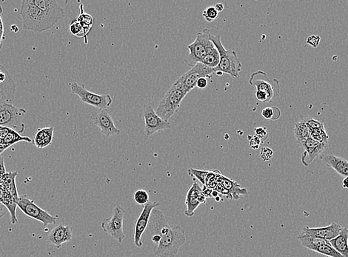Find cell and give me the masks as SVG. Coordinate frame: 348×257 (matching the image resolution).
Here are the masks:
<instances>
[{
  "label": "cell",
  "instance_id": "obj_48",
  "mask_svg": "<svg viewBox=\"0 0 348 257\" xmlns=\"http://www.w3.org/2000/svg\"><path fill=\"white\" fill-rule=\"evenodd\" d=\"M4 25H3V20H2V17H0V28H3Z\"/></svg>",
  "mask_w": 348,
  "mask_h": 257
},
{
  "label": "cell",
  "instance_id": "obj_15",
  "mask_svg": "<svg viewBox=\"0 0 348 257\" xmlns=\"http://www.w3.org/2000/svg\"><path fill=\"white\" fill-rule=\"evenodd\" d=\"M343 227L341 224L332 223L331 225L322 228H310L305 227L301 232L299 234L297 238L312 237L319 238V239H325L330 241L334 239L341 232Z\"/></svg>",
  "mask_w": 348,
  "mask_h": 257
},
{
  "label": "cell",
  "instance_id": "obj_45",
  "mask_svg": "<svg viewBox=\"0 0 348 257\" xmlns=\"http://www.w3.org/2000/svg\"><path fill=\"white\" fill-rule=\"evenodd\" d=\"M5 39L4 27L0 28V50L3 48V40Z\"/></svg>",
  "mask_w": 348,
  "mask_h": 257
},
{
  "label": "cell",
  "instance_id": "obj_27",
  "mask_svg": "<svg viewBox=\"0 0 348 257\" xmlns=\"http://www.w3.org/2000/svg\"><path fill=\"white\" fill-rule=\"evenodd\" d=\"M20 142H26L30 143V142H32V140L29 137H27V136L23 137V136H20V134L16 132L15 131H13V130L9 131V134L6 135L4 140H3V143L9 147L11 145H14V144Z\"/></svg>",
  "mask_w": 348,
  "mask_h": 257
},
{
  "label": "cell",
  "instance_id": "obj_32",
  "mask_svg": "<svg viewBox=\"0 0 348 257\" xmlns=\"http://www.w3.org/2000/svg\"><path fill=\"white\" fill-rule=\"evenodd\" d=\"M70 31H71V34L76 36V37L85 38V43H87V39L86 36H85V33H84L83 28H82L80 23L76 19L71 23V26H70Z\"/></svg>",
  "mask_w": 348,
  "mask_h": 257
},
{
  "label": "cell",
  "instance_id": "obj_17",
  "mask_svg": "<svg viewBox=\"0 0 348 257\" xmlns=\"http://www.w3.org/2000/svg\"><path fill=\"white\" fill-rule=\"evenodd\" d=\"M72 236V228L68 225L60 224V225H57L54 229H52L47 236V240L48 241L49 243L60 248L63 244L71 241Z\"/></svg>",
  "mask_w": 348,
  "mask_h": 257
},
{
  "label": "cell",
  "instance_id": "obj_29",
  "mask_svg": "<svg viewBox=\"0 0 348 257\" xmlns=\"http://www.w3.org/2000/svg\"><path fill=\"white\" fill-rule=\"evenodd\" d=\"M311 137L320 143L328 145L329 136L325 131V126L318 129L311 130Z\"/></svg>",
  "mask_w": 348,
  "mask_h": 257
},
{
  "label": "cell",
  "instance_id": "obj_10",
  "mask_svg": "<svg viewBox=\"0 0 348 257\" xmlns=\"http://www.w3.org/2000/svg\"><path fill=\"white\" fill-rule=\"evenodd\" d=\"M214 74L215 71L213 68H208L203 63H198L179 77L176 82L183 88L186 93H188L196 88L198 79L211 78Z\"/></svg>",
  "mask_w": 348,
  "mask_h": 257
},
{
  "label": "cell",
  "instance_id": "obj_30",
  "mask_svg": "<svg viewBox=\"0 0 348 257\" xmlns=\"http://www.w3.org/2000/svg\"><path fill=\"white\" fill-rule=\"evenodd\" d=\"M221 175L222 174L217 170H209V172L206 177L205 185L210 189H214L217 186L218 179Z\"/></svg>",
  "mask_w": 348,
  "mask_h": 257
},
{
  "label": "cell",
  "instance_id": "obj_51",
  "mask_svg": "<svg viewBox=\"0 0 348 257\" xmlns=\"http://www.w3.org/2000/svg\"><path fill=\"white\" fill-rule=\"evenodd\" d=\"M2 14H3V8L0 6V17H2Z\"/></svg>",
  "mask_w": 348,
  "mask_h": 257
},
{
  "label": "cell",
  "instance_id": "obj_42",
  "mask_svg": "<svg viewBox=\"0 0 348 257\" xmlns=\"http://www.w3.org/2000/svg\"><path fill=\"white\" fill-rule=\"evenodd\" d=\"M6 165H5V158L0 155V182H1L3 176L6 174Z\"/></svg>",
  "mask_w": 348,
  "mask_h": 257
},
{
  "label": "cell",
  "instance_id": "obj_12",
  "mask_svg": "<svg viewBox=\"0 0 348 257\" xmlns=\"http://www.w3.org/2000/svg\"><path fill=\"white\" fill-rule=\"evenodd\" d=\"M90 120L101 132L108 137L117 136L120 134V129L116 127L112 117L106 109H98L90 115Z\"/></svg>",
  "mask_w": 348,
  "mask_h": 257
},
{
  "label": "cell",
  "instance_id": "obj_14",
  "mask_svg": "<svg viewBox=\"0 0 348 257\" xmlns=\"http://www.w3.org/2000/svg\"><path fill=\"white\" fill-rule=\"evenodd\" d=\"M214 190L222 196L225 195L229 199H239L240 196H247L248 192L245 188H241L239 184L232 179L221 175L218 179L217 185Z\"/></svg>",
  "mask_w": 348,
  "mask_h": 257
},
{
  "label": "cell",
  "instance_id": "obj_47",
  "mask_svg": "<svg viewBox=\"0 0 348 257\" xmlns=\"http://www.w3.org/2000/svg\"><path fill=\"white\" fill-rule=\"evenodd\" d=\"M342 187L345 189H348V177H345L343 179Z\"/></svg>",
  "mask_w": 348,
  "mask_h": 257
},
{
  "label": "cell",
  "instance_id": "obj_26",
  "mask_svg": "<svg viewBox=\"0 0 348 257\" xmlns=\"http://www.w3.org/2000/svg\"><path fill=\"white\" fill-rule=\"evenodd\" d=\"M80 14L79 17L76 20L80 23L82 28L84 30L85 36L87 38V35L90 32L92 26H93V17L89 14H85L84 12L83 5H80Z\"/></svg>",
  "mask_w": 348,
  "mask_h": 257
},
{
  "label": "cell",
  "instance_id": "obj_50",
  "mask_svg": "<svg viewBox=\"0 0 348 257\" xmlns=\"http://www.w3.org/2000/svg\"><path fill=\"white\" fill-rule=\"evenodd\" d=\"M221 199H222V198H221V196H218L215 198L216 200L217 201H220Z\"/></svg>",
  "mask_w": 348,
  "mask_h": 257
},
{
  "label": "cell",
  "instance_id": "obj_37",
  "mask_svg": "<svg viewBox=\"0 0 348 257\" xmlns=\"http://www.w3.org/2000/svg\"><path fill=\"white\" fill-rule=\"evenodd\" d=\"M260 157L263 161H270L273 157V150L268 147H262Z\"/></svg>",
  "mask_w": 348,
  "mask_h": 257
},
{
  "label": "cell",
  "instance_id": "obj_34",
  "mask_svg": "<svg viewBox=\"0 0 348 257\" xmlns=\"http://www.w3.org/2000/svg\"><path fill=\"white\" fill-rule=\"evenodd\" d=\"M134 200L137 204H141V205H144L149 202V194L146 190H138L134 193Z\"/></svg>",
  "mask_w": 348,
  "mask_h": 257
},
{
  "label": "cell",
  "instance_id": "obj_16",
  "mask_svg": "<svg viewBox=\"0 0 348 257\" xmlns=\"http://www.w3.org/2000/svg\"><path fill=\"white\" fill-rule=\"evenodd\" d=\"M300 146L305 150L303 156H302L301 160L303 164L306 167H308L311 163H313L316 157L322 155L326 150L327 147V145L320 143L311 137L307 139Z\"/></svg>",
  "mask_w": 348,
  "mask_h": 257
},
{
  "label": "cell",
  "instance_id": "obj_28",
  "mask_svg": "<svg viewBox=\"0 0 348 257\" xmlns=\"http://www.w3.org/2000/svg\"><path fill=\"white\" fill-rule=\"evenodd\" d=\"M313 251H315L319 254L327 257H344L332 247L330 242L328 243L316 246L313 249Z\"/></svg>",
  "mask_w": 348,
  "mask_h": 257
},
{
  "label": "cell",
  "instance_id": "obj_18",
  "mask_svg": "<svg viewBox=\"0 0 348 257\" xmlns=\"http://www.w3.org/2000/svg\"><path fill=\"white\" fill-rule=\"evenodd\" d=\"M201 195V187L197 182H194L186 194L185 214L187 217H192L194 216L195 212L201 204L200 201Z\"/></svg>",
  "mask_w": 348,
  "mask_h": 257
},
{
  "label": "cell",
  "instance_id": "obj_25",
  "mask_svg": "<svg viewBox=\"0 0 348 257\" xmlns=\"http://www.w3.org/2000/svg\"><path fill=\"white\" fill-rule=\"evenodd\" d=\"M219 61H220V56H219V52L214 46L212 48L210 49L202 63L208 68L214 69L217 67Z\"/></svg>",
  "mask_w": 348,
  "mask_h": 257
},
{
  "label": "cell",
  "instance_id": "obj_40",
  "mask_svg": "<svg viewBox=\"0 0 348 257\" xmlns=\"http://www.w3.org/2000/svg\"><path fill=\"white\" fill-rule=\"evenodd\" d=\"M247 139H248L249 141V145L254 150L258 149L262 144L261 140L256 135H254V136H247Z\"/></svg>",
  "mask_w": 348,
  "mask_h": 257
},
{
  "label": "cell",
  "instance_id": "obj_44",
  "mask_svg": "<svg viewBox=\"0 0 348 257\" xmlns=\"http://www.w3.org/2000/svg\"><path fill=\"white\" fill-rule=\"evenodd\" d=\"M213 190L214 189H210L206 185H203V188H202V194L206 198L212 197Z\"/></svg>",
  "mask_w": 348,
  "mask_h": 257
},
{
  "label": "cell",
  "instance_id": "obj_39",
  "mask_svg": "<svg viewBox=\"0 0 348 257\" xmlns=\"http://www.w3.org/2000/svg\"><path fill=\"white\" fill-rule=\"evenodd\" d=\"M321 37L318 35H312V36H308L306 40V43L311 45L314 48H316L320 43Z\"/></svg>",
  "mask_w": 348,
  "mask_h": 257
},
{
  "label": "cell",
  "instance_id": "obj_6",
  "mask_svg": "<svg viewBox=\"0 0 348 257\" xmlns=\"http://www.w3.org/2000/svg\"><path fill=\"white\" fill-rule=\"evenodd\" d=\"M26 113L25 109H18L9 103L0 104V127L22 134L25 130L23 118Z\"/></svg>",
  "mask_w": 348,
  "mask_h": 257
},
{
  "label": "cell",
  "instance_id": "obj_33",
  "mask_svg": "<svg viewBox=\"0 0 348 257\" xmlns=\"http://www.w3.org/2000/svg\"><path fill=\"white\" fill-rule=\"evenodd\" d=\"M209 170H198L194 168H190L188 170V175L191 177H194L198 179L203 185L206 184V179L207 177Z\"/></svg>",
  "mask_w": 348,
  "mask_h": 257
},
{
  "label": "cell",
  "instance_id": "obj_13",
  "mask_svg": "<svg viewBox=\"0 0 348 257\" xmlns=\"http://www.w3.org/2000/svg\"><path fill=\"white\" fill-rule=\"evenodd\" d=\"M160 206V203L156 201H149L147 204H144L141 211L140 215L138 217L137 221L135 225L134 236H133V241L136 247H142L143 243L141 240L142 234L145 232L146 229L148 227L149 221H150L151 216L154 209H157Z\"/></svg>",
  "mask_w": 348,
  "mask_h": 257
},
{
  "label": "cell",
  "instance_id": "obj_36",
  "mask_svg": "<svg viewBox=\"0 0 348 257\" xmlns=\"http://www.w3.org/2000/svg\"><path fill=\"white\" fill-rule=\"evenodd\" d=\"M305 124L309 128L310 131L311 130L318 129V128H322L324 127V124L321 122L318 121L314 118H307L304 119Z\"/></svg>",
  "mask_w": 348,
  "mask_h": 257
},
{
  "label": "cell",
  "instance_id": "obj_7",
  "mask_svg": "<svg viewBox=\"0 0 348 257\" xmlns=\"http://www.w3.org/2000/svg\"><path fill=\"white\" fill-rule=\"evenodd\" d=\"M126 211L122 206H116L113 214L109 218H106L102 223L101 227L106 234L118 241L122 244L125 235L123 231V222Z\"/></svg>",
  "mask_w": 348,
  "mask_h": 257
},
{
  "label": "cell",
  "instance_id": "obj_3",
  "mask_svg": "<svg viewBox=\"0 0 348 257\" xmlns=\"http://www.w3.org/2000/svg\"><path fill=\"white\" fill-rule=\"evenodd\" d=\"M211 39L220 56L219 65L214 69L215 73L219 71L222 74H229L233 78L239 79L241 63L236 52L233 50H226L222 45L221 36L219 35H211Z\"/></svg>",
  "mask_w": 348,
  "mask_h": 257
},
{
  "label": "cell",
  "instance_id": "obj_38",
  "mask_svg": "<svg viewBox=\"0 0 348 257\" xmlns=\"http://www.w3.org/2000/svg\"><path fill=\"white\" fill-rule=\"evenodd\" d=\"M255 135L261 140L263 143L268 138V133L265 127H258L255 129Z\"/></svg>",
  "mask_w": 348,
  "mask_h": 257
},
{
  "label": "cell",
  "instance_id": "obj_11",
  "mask_svg": "<svg viewBox=\"0 0 348 257\" xmlns=\"http://www.w3.org/2000/svg\"><path fill=\"white\" fill-rule=\"evenodd\" d=\"M143 115L144 120V131L147 137H150L156 133L171 128V123L165 121L161 117H159L155 112V109L151 105H145L143 107Z\"/></svg>",
  "mask_w": 348,
  "mask_h": 257
},
{
  "label": "cell",
  "instance_id": "obj_9",
  "mask_svg": "<svg viewBox=\"0 0 348 257\" xmlns=\"http://www.w3.org/2000/svg\"><path fill=\"white\" fill-rule=\"evenodd\" d=\"M71 93L77 95L81 100L87 105L97 108L98 109H106L112 104L113 100L109 94L100 95L92 93L85 88V85H79L76 82L70 83Z\"/></svg>",
  "mask_w": 348,
  "mask_h": 257
},
{
  "label": "cell",
  "instance_id": "obj_24",
  "mask_svg": "<svg viewBox=\"0 0 348 257\" xmlns=\"http://www.w3.org/2000/svg\"><path fill=\"white\" fill-rule=\"evenodd\" d=\"M293 132L297 143L300 146L307 139L311 138V131H310L309 128L305 124L304 120H302L301 121L295 124Z\"/></svg>",
  "mask_w": 348,
  "mask_h": 257
},
{
  "label": "cell",
  "instance_id": "obj_46",
  "mask_svg": "<svg viewBox=\"0 0 348 257\" xmlns=\"http://www.w3.org/2000/svg\"><path fill=\"white\" fill-rule=\"evenodd\" d=\"M214 9H216V11H217L218 14H219V13L223 12L224 5L222 4V3H218V4L214 6Z\"/></svg>",
  "mask_w": 348,
  "mask_h": 257
},
{
  "label": "cell",
  "instance_id": "obj_22",
  "mask_svg": "<svg viewBox=\"0 0 348 257\" xmlns=\"http://www.w3.org/2000/svg\"><path fill=\"white\" fill-rule=\"evenodd\" d=\"M17 175H18V173L17 171L6 173L0 182V185L4 187L11 193V196L15 199L16 201H18L20 196L17 191V185H16V177Z\"/></svg>",
  "mask_w": 348,
  "mask_h": 257
},
{
  "label": "cell",
  "instance_id": "obj_31",
  "mask_svg": "<svg viewBox=\"0 0 348 257\" xmlns=\"http://www.w3.org/2000/svg\"><path fill=\"white\" fill-rule=\"evenodd\" d=\"M262 116L265 120H276L280 117L281 112L276 107L266 108L262 110Z\"/></svg>",
  "mask_w": 348,
  "mask_h": 257
},
{
  "label": "cell",
  "instance_id": "obj_20",
  "mask_svg": "<svg viewBox=\"0 0 348 257\" xmlns=\"http://www.w3.org/2000/svg\"><path fill=\"white\" fill-rule=\"evenodd\" d=\"M54 139V128H39L35 134L33 144L39 149H44L51 145Z\"/></svg>",
  "mask_w": 348,
  "mask_h": 257
},
{
  "label": "cell",
  "instance_id": "obj_41",
  "mask_svg": "<svg viewBox=\"0 0 348 257\" xmlns=\"http://www.w3.org/2000/svg\"><path fill=\"white\" fill-rule=\"evenodd\" d=\"M256 97L260 101H263V102H270L269 97L268 94L265 92L259 91L257 90L256 92Z\"/></svg>",
  "mask_w": 348,
  "mask_h": 257
},
{
  "label": "cell",
  "instance_id": "obj_23",
  "mask_svg": "<svg viewBox=\"0 0 348 257\" xmlns=\"http://www.w3.org/2000/svg\"><path fill=\"white\" fill-rule=\"evenodd\" d=\"M251 85H254L257 88V90L259 91L265 92L268 94L269 97V100H272L273 96H274L275 88L271 84V81L268 78V77H265V79H255L251 78L250 79Z\"/></svg>",
  "mask_w": 348,
  "mask_h": 257
},
{
  "label": "cell",
  "instance_id": "obj_8",
  "mask_svg": "<svg viewBox=\"0 0 348 257\" xmlns=\"http://www.w3.org/2000/svg\"><path fill=\"white\" fill-rule=\"evenodd\" d=\"M17 207L22 211L25 215L28 216L33 220H37L43 224L44 226L53 225L57 223V217L51 215L49 213L39 208L36 204L35 201L29 199L27 195H22L17 201Z\"/></svg>",
  "mask_w": 348,
  "mask_h": 257
},
{
  "label": "cell",
  "instance_id": "obj_1",
  "mask_svg": "<svg viewBox=\"0 0 348 257\" xmlns=\"http://www.w3.org/2000/svg\"><path fill=\"white\" fill-rule=\"evenodd\" d=\"M20 15L23 30L42 33L63 20L66 13L55 0H23Z\"/></svg>",
  "mask_w": 348,
  "mask_h": 257
},
{
  "label": "cell",
  "instance_id": "obj_2",
  "mask_svg": "<svg viewBox=\"0 0 348 257\" xmlns=\"http://www.w3.org/2000/svg\"><path fill=\"white\" fill-rule=\"evenodd\" d=\"M154 235L161 237L158 245L154 247V255L157 257L176 256L186 242L185 231L180 225L171 227L168 224Z\"/></svg>",
  "mask_w": 348,
  "mask_h": 257
},
{
  "label": "cell",
  "instance_id": "obj_49",
  "mask_svg": "<svg viewBox=\"0 0 348 257\" xmlns=\"http://www.w3.org/2000/svg\"><path fill=\"white\" fill-rule=\"evenodd\" d=\"M216 74L218 76V77H221V76H222V72H219V71H218V72H216Z\"/></svg>",
  "mask_w": 348,
  "mask_h": 257
},
{
  "label": "cell",
  "instance_id": "obj_35",
  "mask_svg": "<svg viewBox=\"0 0 348 257\" xmlns=\"http://www.w3.org/2000/svg\"><path fill=\"white\" fill-rule=\"evenodd\" d=\"M218 14H218L216 9H214V7L208 8V9L203 13V17H204L205 20L208 22V23H211V22L215 20L217 18Z\"/></svg>",
  "mask_w": 348,
  "mask_h": 257
},
{
  "label": "cell",
  "instance_id": "obj_4",
  "mask_svg": "<svg viewBox=\"0 0 348 257\" xmlns=\"http://www.w3.org/2000/svg\"><path fill=\"white\" fill-rule=\"evenodd\" d=\"M187 94L183 88L176 81L155 109L157 115L165 121L169 122L170 119L180 109L181 103Z\"/></svg>",
  "mask_w": 348,
  "mask_h": 257
},
{
  "label": "cell",
  "instance_id": "obj_5",
  "mask_svg": "<svg viewBox=\"0 0 348 257\" xmlns=\"http://www.w3.org/2000/svg\"><path fill=\"white\" fill-rule=\"evenodd\" d=\"M211 36V31L208 28L197 33L194 42L187 46L189 54L185 57V63L187 66L192 68L198 63H202L210 49L214 47Z\"/></svg>",
  "mask_w": 348,
  "mask_h": 257
},
{
  "label": "cell",
  "instance_id": "obj_43",
  "mask_svg": "<svg viewBox=\"0 0 348 257\" xmlns=\"http://www.w3.org/2000/svg\"><path fill=\"white\" fill-rule=\"evenodd\" d=\"M208 79L206 78H200L196 83L197 88L200 89H205L208 86Z\"/></svg>",
  "mask_w": 348,
  "mask_h": 257
},
{
  "label": "cell",
  "instance_id": "obj_21",
  "mask_svg": "<svg viewBox=\"0 0 348 257\" xmlns=\"http://www.w3.org/2000/svg\"><path fill=\"white\" fill-rule=\"evenodd\" d=\"M332 247L344 257H348V229L343 228L334 239L329 241Z\"/></svg>",
  "mask_w": 348,
  "mask_h": 257
},
{
  "label": "cell",
  "instance_id": "obj_19",
  "mask_svg": "<svg viewBox=\"0 0 348 257\" xmlns=\"http://www.w3.org/2000/svg\"><path fill=\"white\" fill-rule=\"evenodd\" d=\"M320 160L327 167L333 168L339 175L348 177V161L345 159L333 155H322Z\"/></svg>",
  "mask_w": 348,
  "mask_h": 257
}]
</instances>
